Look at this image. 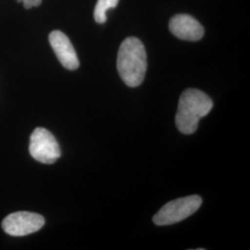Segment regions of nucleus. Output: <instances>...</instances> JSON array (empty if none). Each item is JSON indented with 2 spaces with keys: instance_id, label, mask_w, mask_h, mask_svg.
I'll use <instances>...</instances> for the list:
<instances>
[{
  "instance_id": "6e6552de",
  "label": "nucleus",
  "mask_w": 250,
  "mask_h": 250,
  "mask_svg": "<svg viewBox=\"0 0 250 250\" xmlns=\"http://www.w3.org/2000/svg\"><path fill=\"white\" fill-rule=\"evenodd\" d=\"M119 0H98L94 10V18L99 23H104L107 21V11L114 9Z\"/></svg>"
},
{
  "instance_id": "20e7f679",
  "label": "nucleus",
  "mask_w": 250,
  "mask_h": 250,
  "mask_svg": "<svg viewBox=\"0 0 250 250\" xmlns=\"http://www.w3.org/2000/svg\"><path fill=\"white\" fill-rule=\"evenodd\" d=\"M29 151L36 161L44 164H53L62 155L55 136L42 127L36 128L31 135Z\"/></svg>"
},
{
  "instance_id": "1a4fd4ad",
  "label": "nucleus",
  "mask_w": 250,
  "mask_h": 250,
  "mask_svg": "<svg viewBox=\"0 0 250 250\" xmlns=\"http://www.w3.org/2000/svg\"><path fill=\"white\" fill-rule=\"evenodd\" d=\"M19 3H22L23 7L26 9H31L33 7H38L41 5L42 0H17Z\"/></svg>"
},
{
  "instance_id": "7ed1b4c3",
  "label": "nucleus",
  "mask_w": 250,
  "mask_h": 250,
  "mask_svg": "<svg viewBox=\"0 0 250 250\" xmlns=\"http://www.w3.org/2000/svg\"><path fill=\"white\" fill-rule=\"evenodd\" d=\"M201 204L202 198L197 195L171 200L155 214L153 222L160 226L177 224L194 214Z\"/></svg>"
},
{
  "instance_id": "39448f33",
  "label": "nucleus",
  "mask_w": 250,
  "mask_h": 250,
  "mask_svg": "<svg viewBox=\"0 0 250 250\" xmlns=\"http://www.w3.org/2000/svg\"><path fill=\"white\" fill-rule=\"evenodd\" d=\"M45 224L42 215L18 211L8 215L2 222V229L12 236H24L39 231Z\"/></svg>"
},
{
  "instance_id": "f03ea898",
  "label": "nucleus",
  "mask_w": 250,
  "mask_h": 250,
  "mask_svg": "<svg viewBox=\"0 0 250 250\" xmlns=\"http://www.w3.org/2000/svg\"><path fill=\"white\" fill-rule=\"evenodd\" d=\"M212 107V100L204 92L195 88L185 90L179 99L178 110L175 116L179 131L184 134H194L199 120L208 115Z\"/></svg>"
},
{
  "instance_id": "f257e3e1",
  "label": "nucleus",
  "mask_w": 250,
  "mask_h": 250,
  "mask_svg": "<svg viewBox=\"0 0 250 250\" xmlns=\"http://www.w3.org/2000/svg\"><path fill=\"white\" fill-rule=\"evenodd\" d=\"M146 52L143 43L136 37H128L118 52L117 68L121 78L130 87L143 83L146 72Z\"/></svg>"
},
{
  "instance_id": "0eeeda50",
  "label": "nucleus",
  "mask_w": 250,
  "mask_h": 250,
  "mask_svg": "<svg viewBox=\"0 0 250 250\" xmlns=\"http://www.w3.org/2000/svg\"><path fill=\"white\" fill-rule=\"evenodd\" d=\"M170 31L182 40L198 41L204 36V28L196 19L188 14H178L170 19Z\"/></svg>"
},
{
  "instance_id": "423d86ee",
  "label": "nucleus",
  "mask_w": 250,
  "mask_h": 250,
  "mask_svg": "<svg viewBox=\"0 0 250 250\" xmlns=\"http://www.w3.org/2000/svg\"><path fill=\"white\" fill-rule=\"evenodd\" d=\"M49 43L63 67L74 71L79 68V60L69 37L61 31H53L49 35Z\"/></svg>"
}]
</instances>
